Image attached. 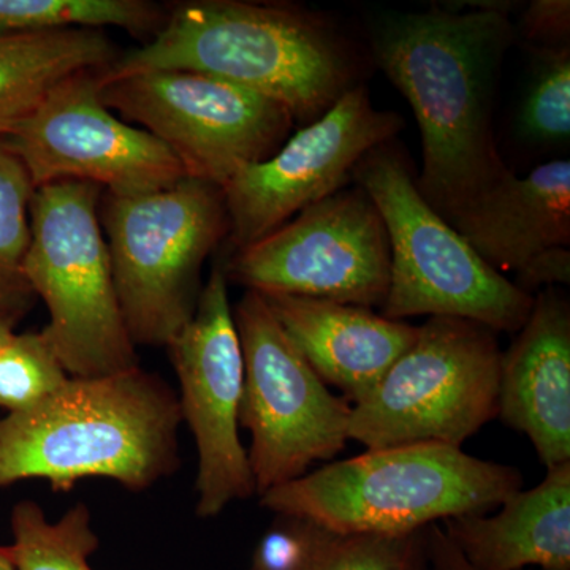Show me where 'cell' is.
I'll return each instance as SVG.
<instances>
[{"label": "cell", "mask_w": 570, "mask_h": 570, "mask_svg": "<svg viewBox=\"0 0 570 570\" xmlns=\"http://www.w3.org/2000/svg\"><path fill=\"white\" fill-rule=\"evenodd\" d=\"M389 11L371 28L377 66L411 105L422 137L419 193L452 223L509 174L494 141L502 61L515 43L512 2Z\"/></svg>", "instance_id": "1"}, {"label": "cell", "mask_w": 570, "mask_h": 570, "mask_svg": "<svg viewBox=\"0 0 570 570\" xmlns=\"http://www.w3.org/2000/svg\"><path fill=\"white\" fill-rule=\"evenodd\" d=\"M153 70L208 75L317 121L358 82L346 39L298 7L242 0L179 3L148 43L118 56L99 80Z\"/></svg>", "instance_id": "2"}, {"label": "cell", "mask_w": 570, "mask_h": 570, "mask_svg": "<svg viewBox=\"0 0 570 570\" xmlns=\"http://www.w3.org/2000/svg\"><path fill=\"white\" fill-rule=\"evenodd\" d=\"M178 393L141 366L100 377H69L55 395L0 419V490L45 480L70 491L107 479L153 489L181 464Z\"/></svg>", "instance_id": "3"}, {"label": "cell", "mask_w": 570, "mask_h": 570, "mask_svg": "<svg viewBox=\"0 0 570 570\" xmlns=\"http://www.w3.org/2000/svg\"><path fill=\"white\" fill-rule=\"evenodd\" d=\"M521 489L515 466L455 445L415 442L325 464L266 491L261 505L341 534L406 535L438 521L489 513Z\"/></svg>", "instance_id": "4"}, {"label": "cell", "mask_w": 570, "mask_h": 570, "mask_svg": "<svg viewBox=\"0 0 570 570\" xmlns=\"http://www.w3.org/2000/svg\"><path fill=\"white\" fill-rule=\"evenodd\" d=\"M377 206L390 243L382 316L456 317L493 332H519L534 296L485 261L419 193L406 157L392 141L367 153L352 175Z\"/></svg>", "instance_id": "5"}, {"label": "cell", "mask_w": 570, "mask_h": 570, "mask_svg": "<svg viewBox=\"0 0 570 570\" xmlns=\"http://www.w3.org/2000/svg\"><path fill=\"white\" fill-rule=\"evenodd\" d=\"M104 189L86 181L37 187L24 275L43 299L41 330L70 377H100L140 366L124 322L110 250L100 224Z\"/></svg>", "instance_id": "6"}, {"label": "cell", "mask_w": 570, "mask_h": 570, "mask_svg": "<svg viewBox=\"0 0 570 570\" xmlns=\"http://www.w3.org/2000/svg\"><path fill=\"white\" fill-rule=\"evenodd\" d=\"M112 279L135 346L167 347L193 318L206 257L228 235L224 190L186 178L138 195L104 194Z\"/></svg>", "instance_id": "7"}, {"label": "cell", "mask_w": 570, "mask_h": 570, "mask_svg": "<svg viewBox=\"0 0 570 570\" xmlns=\"http://www.w3.org/2000/svg\"><path fill=\"white\" fill-rule=\"evenodd\" d=\"M501 356L489 326L428 317L377 387L352 406L348 439L366 449L415 442L463 448L498 415Z\"/></svg>", "instance_id": "8"}, {"label": "cell", "mask_w": 570, "mask_h": 570, "mask_svg": "<svg viewBox=\"0 0 570 570\" xmlns=\"http://www.w3.org/2000/svg\"><path fill=\"white\" fill-rule=\"evenodd\" d=\"M234 317L245 365L239 428L250 434L247 456L262 497L343 452L352 406L299 354L264 296L246 291Z\"/></svg>", "instance_id": "9"}, {"label": "cell", "mask_w": 570, "mask_h": 570, "mask_svg": "<svg viewBox=\"0 0 570 570\" xmlns=\"http://www.w3.org/2000/svg\"><path fill=\"white\" fill-rule=\"evenodd\" d=\"M99 85L105 107L163 141L187 176L220 189L272 157L295 122L275 100L195 71H141Z\"/></svg>", "instance_id": "10"}, {"label": "cell", "mask_w": 570, "mask_h": 570, "mask_svg": "<svg viewBox=\"0 0 570 570\" xmlns=\"http://www.w3.org/2000/svg\"><path fill=\"white\" fill-rule=\"evenodd\" d=\"M224 272L262 295L382 307L390 284L387 228L363 187L341 189L236 250Z\"/></svg>", "instance_id": "11"}, {"label": "cell", "mask_w": 570, "mask_h": 570, "mask_svg": "<svg viewBox=\"0 0 570 570\" xmlns=\"http://www.w3.org/2000/svg\"><path fill=\"white\" fill-rule=\"evenodd\" d=\"M167 348L178 379L181 420L197 449L195 513L216 519L228 505L255 494L239 438L245 365L224 266H214L193 318Z\"/></svg>", "instance_id": "12"}, {"label": "cell", "mask_w": 570, "mask_h": 570, "mask_svg": "<svg viewBox=\"0 0 570 570\" xmlns=\"http://www.w3.org/2000/svg\"><path fill=\"white\" fill-rule=\"evenodd\" d=\"M99 71L73 75L6 138L33 187L86 181L112 195L164 189L186 178L178 157L100 99Z\"/></svg>", "instance_id": "13"}, {"label": "cell", "mask_w": 570, "mask_h": 570, "mask_svg": "<svg viewBox=\"0 0 570 570\" xmlns=\"http://www.w3.org/2000/svg\"><path fill=\"white\" fill-rule=\"evenodd\" d=\"M403 127L400 115L377 110L365 86L356 85L272 157L239 171L223 189L235 253L344 189L360 160Z\"/></svg>", "instance_id": "14"}, {"label": "cell", "mask_w": 570, "mask_h": 570, "mask_svg": "<svg viewBox=\"0 0 570 570\" xmlns=\"http://www.w3.org/2000/svg\"><path fill=\"white\" fill-rule=\"evenodd\" d=\"M502 352L498 415L527 434L547 469L570 461V303L557 288L534 296L530 317Z\"/></svg>", "instance_id": "15"}, {"label": "cell", "mask_w": 570, "mask_h": 570, "mask_svg": "<svg viewBox=\"0 0 570 570\" xmlns=\"http://www.w3.org/2000/svg\"><path fill=\"white\" fill-rule=\"evenodd\" d=\"M262 296L317 376L340 389L351 406L377 387L417 337L419 326L370 307L307 296Z\"/></svg>", "instance_id": "16"}, {"label": "cell", "mask_w": 570, "mask_h": 570, "mask_svg": "<svg viewBox=\"0 0 570 570\" xmlns=\"http://www.w3.org/2000/svg\"><path fill=\"white\" fill-rule=\"evenodd\" d=\"M498 273L520 272L531 258L570 247V160L509 171L450 223Z\"/></svg>", "instance_id": "17"}, {"label": "cell", "mask_w": 570, "mask_h": 570, "mask_svg": "<svg viewBox=\"0 0 570 570\" xmlns=\"http://www.w3.org/2000/svg\"><path fill=\"white\" fill-rule=\"evenodd\" d=\"M497 515H463L441 528L474 570H570V461L531 490L510 494Z\"/></svg>", "instance_id": "18"}, {"label": "cell", "mask_w": 570, "mask_h": 570, "mask_svg": "<svg viewBox=\"0 0 570 570\" xmlns=\"http://www.w3.org/2000/svg\"><path fill=\"white\" fill-rule=\"evenodd\" d=\"M426 530L341 534L299 517L275 515L246 570H430Z\"/></svg>", "instance_id": "19"}, {"label": "cell", "mask_w": 570, "mask_h": 570, "mask_svg": "<svg viewBox=\"0 0 570 570\" xmlns=\"http://www.w3.org/2000/svg\"><path fill=\"white\" fill-rule=\"evenodd\" d=\"M116 58L115 45L97 29L0 37V140L61 82L81 71L107 69Z\"/></svg>", "instance_id": "20"}, {"label": "cell", "mask_w": 570, "mask_h": 570, "mask_svg": "<svg viewBox=\"0 0 570 570\" xmlns=\"http://www.w3.org/2000/svg\"><path fill=\"white\" fill-rule=\"evenodd\" d=\"M11 554L17 570H94L100 546L92 513L85 502L71 505L56 521L31 499L14 504L10 517Z\"/></svg>", "instance_id": "21"}, {"label": "cell", "mask_w": 570, "mask_h": 570, "mask_svg": "<svg viewBox=\"0 0 570 570\" xmlns=\"http://www.w3.org/2000/svg\"><path fill=\"white\" fill-rule=\"evenodd\" d=\"M165 18L145 0H0V37L105 28L156 33Z\"/></svg>", "instance_id": "22"}, {"label": "cell", "mask_w": 570, "mask_h": 570, "mask_svg": "<svg viewBox=\"0 0 570 570\" xmlns=\"http://www.w3.org/2000/svg\"><path fill=\"white\" fill-rule=\"evenodd\" d=\"M33 190L24 165L0 140V318L11 328L31 313L36 302L24 275Z\"/></svg>", "instance_id": "23"}, {"label": "cell", "mask_w": 570, "mask_h": 570, "mask_svg": "<svg viewBox=\"0 0 570 570\" xmlns=\"http://www.w3.org/2000/svg\"><path fill=\"white\" fill-rule=\"evenodd\" d=\"M519 130L534 145L570 137V47L535 48V69L519 111Z\"/></svg>", "instance_id": "24"}, {"label": "cell", "mask_w": 570, "mask_h": 570, "mask_svg": "<svg viewBox=\"0 0 570 570\" xmlns=\"http://www.w3.org/2000/svg\"><path fill=\"white\" fill-rule=\"evenodd\" d=\"M69 377L41 333H14L0 348V409L17 414L36 407Z\"/></svg>", "instance_id": "25"}, {"label": "cell", "mask_w": 570, "mask_h": 570, "mask_svg": "<svg viewBox=\"0 0 570 570\" xmlns=\"http://www.w3.org/2000/svg\"><path fill=\"white\" fill-rule=\"evenodd\" d=\"M517 37L531 41L535 48H557L569 45V0H534L524 7L515 24Z\"/></svg>", "instance_id": "26"}, {"label": "cell", "mask_w": 570, "mask_h": 570, "mask_svg": "<svg viewBox=\"0 0 570 570\" xmlns=\"http://www.w3.org/2000/svg\"><path fill=\"white\" fill-rule=\"evenodd\" d=\"M570 283L569 247H551L531 258L520 272H517V287L532 296L547 288Z\"/></svg>", "instance_id": "27"}, {"label": "cell", "mask_w": 570, "mask_h": 570, "mask_svg": "<svg viewBox=\"0 0 570 570\" xmlns=\"http://www.w3.org/2000/svg\"><path fill=\"white\" fill-rule=\"evenodd\" d=\"M426 547L430 570H474L439 524L428 528Z\"/></svg>", "instance_id": "28"}, {"label": "cell", "mask_w": 570, "mask_h": 570, "mask_svg": "<svg viewBox=\"0 0 570 570\" xmlns=\"http://www.w3.org/2000/svg\"><path fill=\"white\" fill-rule=\"evenodd\" d=\"M0 570H17L10 546H0Z\"/></svg>", "instance_id": "29"}, {"label": "cell", "mask_w": 570, "mask_h": 570, "mask_svg": "<svg viewBox=\"0 0 570 570\" xmlns=\"http://www.w3.org/2000/svg\"><path fill=\"white\" fill-rule=\"evenodd\" d=\"M13 335L14 328H11L7 322H3L2 318H0V348L6 346V344L9 343L10 337Z\"/></svg>", "instance_id": "30"}]
</instances>
